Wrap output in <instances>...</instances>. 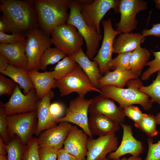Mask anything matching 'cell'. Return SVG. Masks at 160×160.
Segmentation results:
<instances>
[{
  "label": "cell",
  "instance_id": "6da1fadb",
  "mask_svg": "<svg viewBox=\"0 0 160 160\" xmlns=\"http://www.w3.org/2000/svg\"><path fill=\"white\" fill-rule=\"evenodd\" d=\"M1 17L12 33L25 34L39 28L32 0H0Z\"/></svg>",
  "mask_w": 160,
  "mask_h": 160
},
{
  "label": "cell",
  "instance_id": "7a4b0ae2",
  "mask_svg": "<svg viewBox=\"0 0 160 160\" xmlns=\"http://www.w3.org/2000/svg\"><path fill=\"white\" fill-rule=\"evenodd\" d=\"M39 28L50 36L56 27L66 23L72 0H32Z\"/></svg>",
  "mask_w": 160,
  "mask_h": 160
},
{
  "label": "cell",
  "instance_id": "3957f363",
  "mask_svg": "<svg viewBox=\"0 0 160 160\" xmlns=\"http://www.w3.org/2000/svg\"><path fill=\"white\" fill-rule=\"evenodd\" d=\"M79 0H72L66 24L73 25L77 28L85 41L87 47L86 54L89 59H92L97 52L103 36L87 24L81 14Z\"/></svg>",
  "mask_w": 160,
  "mask_h": 160
},
{
  "label": "cell",
  "instance_id": "277c9868",
  "mask_svg": "<svg viewBox=\"0 0 160 160\" xmlns=\"http://www.w3.org/2000/svg\"><path fill=\"white\" fill-rule=\"evenodd\" d=\"M54 88L58 89L61 97L73 92L82 97H84L87 93L92 91L97 92L100 94L102 93L100 89L93 84L78 64L72 72L61 79L56 80Z\"/></svg>",
  "mask_w": 160,
  "mask_h": 160
},
{
  "label": "cell",
  "instance_id": "5b68a950",
  "mask_svg": "<svg viewBox=\"0 0 160 160\" xmlns=\"http://www.w3.org/2000/svg\"><path fill=\"white\" fill-rule=\"evenodd\" d=\"M127 86L128 88H124L108 85L100 89L102 94L117 102L123 108L135 104L140 105L145 110L152 108V104L148 95L135 87L129 85Z\"/></svg>",
  "mask_w": 160,
  "mask_h": 160
},
{
  "label": "cell",
  "instance_id": "8992f818",
  "mask_svg": "<svg viewBox=\"0 0 160 160\" xmlns=\"http://www.w3.org/2000/svg\"><path fill=\"white\" fill-rule=\"evenodd\" d=\"M50 35L52 44L66 55L77 53L84 44V39L77 28L66 23L55 28Z\"/></svg>",
  "mask_w": 160,
  "mask_h": 160
},
{
  "label": "cell",
  "instance_id": "52a82bcc",
  "mask_svg": "<svg viewBox=\"0 0 160 160\" xmlns=\"http://www.w3.org/2000/svg\"><path fill=\"white\" fill-rule=\"evenodd\" d=\"M80 12L87 24L101 34L100 23L107 12L113 9L119 13L120 0H79Z\"/></svg>",
  "mask_w": 160,
  "mask_h": 160
},
{
  "label": "cell",
  "instance_id": "ba28073f",
  "mask_svg": "<svg viewBox=\"0 0 160 160\" xmlns=\"http://www.w3.org/2000/svg\"><path fill=\"white\" fill-rule=\"evenodd\" d=\"M9 139L16 135L22 144L26 145L33 137L37 124L36 111L7 116Z\"/></svg>",
  "mask_w": 160,
  "mask_h": 160
},
{
  "label": "cell",
  "instance_id": "9c48e42d",
  "mask_svg": "<svg viewBox=\"0 0 160 160\" xmlns=\"http://www.w3.org/2000/svg\"><path fill=\"white\" fill-rule=\"evenodd\" d=\"M27 38L25 47L28 60V71H39L41 56L52 44L50 36L38 28L25 34Z\"/></svg>",
  "mask_w": 160,
  "mask_h": 160
},
{
  "label": "cell",
  "instance_id": "30bf717a",
  "mask_svg": "<svg viewBox=\"0 0 160 160\" xmlns=\"http://www.w3.org/2000/svg\"><path fill=\"white\" fill-rule=\"evenodd\" d=\"M93 99H87L84 97L79 96L70 102L66 110L65 116L56 121V123L67 122L78 126L90 138L93 136L88 126V113Z\"/></svg>",
  "mask_w": 160,
  "mask_h": 160
},
{
  "label": "cell",
  "instance_id": "8fae6325",
  "mask_svg": "<svg viewBox=\"0 0 160 160\" xmlns=\"http://www.w3.org/2000/svg\"><path fill=\"white\" fill-rule=\"evenodd\" d=\"M17 85L9 100L1 103L6 115L9 116L36 111L40 101L34 88L31 89L26 94L21 92Z\"/></svg>",
  "mask_w": 160,
  "mask_h": 160
},
{
  "label": "cell",
  "instance_id": "7c38bea8",
  "mask_svg": "<svg viewBox=\"0 0 160 160\" xmlns=\"http://www.w3.org/2000/svg\"><path fill=\"white\" fill-rule=\"evenodd\" d=\"M147 2L143 0H120L119 12L120 21L115 24L116 30L121 33H129L137 28L138 22L136 19L139 12L146 10Z\"/></svg>",
  "mask_w": 160,
  "mask_h": 160
},
{
  "label": "cell",
  "instance_id": "4fadbf2b",
  "mask_svg": "<svg viewBox=\"0 0 160 160\" xmlns=\"http://www.w3.org/2000/svg\"><path fill=\"white\" fill-rule=\"evenodd\" d=\"M102 24L104 29L102 45L97 55L92 59L97 63L100 73L102 74L109 70V65L113 53V42L116 36L121 33L113 29L110 18L102 21Z\"/></svg>",
  "mask_w": 160,
  "mask_h": 160
},
{
  "label": "cell",
  "instance_id": "5bb4252c",
  "mask_svg": "<svg viewBox=\"0 0 160 160\" xmlns=\"http://www.w3.org/2000/svg\"><path fill=\"white\" fill-rule=\"evenodd\" d=\"M119 145L118 137L115 133L99 136L96 139L89 137L86 160H101L108 153L115 151Z\"/></svg>",
  "mask_w": 160,
  "mask_h": 160
},
{
  "label": "cell",
  "instance_id": "9a60e30c",
  "mask_svg": "<svg viewBox=\"0 0 160 160\" xmlns=\"http://www.w3.org/2000/svg\"><path fill=\"white\" fill-rule=\"evenodd\" d=\"M92 99L88 111L90 114H100L120 125L124 123L125 116L123 108L118 107L113 100L102 94Z\"/></svg>",
  "mask_w": 160,
  "mask_h": 160
},
{
  "label": "cell",
  "instance_id": "2e32d148",
  "mask_svg": "<svg viewBox=\"0 0 160 160\" xmlns=\"http://www.w3.org/2000/svg\"><path fill=\"white\" fill-rule=\"evenodd\" d=\"M120 125L123 131L122 141L117 149L110 153L108 158L112 160H118L121 156L127 154L139 157L144 150L142 143L134 137L132 128L130 125L124 123Z\"/></svg>",
  "mask_w": 160,
  "mask_h": 160
},
{
  "label": "cell",
  "instance_id": "e0dca14e",
  "mask_svg": "<svg viewBox=\"0 0 160 160\" xmlns=\"http://www.w3.org/2000/svg\"><path fill=\"white\" fill-rule=\"evenodd\" d=\"M88 136L76 126L71 125L64 143V148L77 160H86Z\"/></svg>",
  "mask_w": 160,
  "mask_h": 160
},
{
  "label": "cell",
  "instance_id": "ac0fdd59",
  "mask_svg": "<svg viewBox=\"0 0 160 160\" xmlns=\"http://www.w3.org/2000/svg\"><path fill=\"white\" fill-rule=\"evenodd\" d=\"M71 125L68 122H61L44 131L38 138L39 146L51 147L57 151L61 149Z\"/></svg>",
  "mask_w": 160,
  "mask_h": 160
},
{
  "label": "cell",
  "instance_id": "d6986e66",
  "mask_svg": "<svg viewBox=\"0 0 160 160\" xmlns=\"http://www.w3.org/2000/svg\"><path fill=\"white\" fill-rule=\"evenodd\" d=\"M26 43V39L13 44L0 43V54L7 58L9 64L28 71V60L25 50Z\"/></svg>",
  "mask_w": 160,
  "mask_h": 160
},
{
  "label": "cell",
  "instance_id": "ffe728a7",
  "mask_svg": "<svg viewBox=\"0 0 160 160\" xmlns=\"http://www.w3.org/2000/svg\"><path fill=\"white\" fill-rule=\"evenodd\" d=\"M54 96V93L51 89L39 103L36 110L37 124L34 134L36 136L44 131L57 125L49 111L50 101Z\"/></svg>",
  "mask_w": 160,
  "mask_h": 160
},
{
  "label": "cell",
  "instance_id": "44dd1931",
  "mask_svg": "<svg viewBox=\"0 0 160 160\" xmlns=\"http://www.w3.org/2000/svg\"><path fill=\"white\" fill-rule=\"evenodd\" d=\"M119 125L100 114H90L88 118V127L92 135L99 137L115 133L119 130Z\"/></svg>",
  "mask_w": 160,
  "mask_h": 160
},
{
  "label": "cell",
  "instance_id": "7402d4cb",
  "mask_svg": "<svg viewBox=\"0 0 160 160\" xmlns=\"http://www.w3.org/2000/svg\"><path fill=\"white\" fill-rule=\"evenodd\" d=\"M145 39V37L139 33H121L114 40L113 52L119 54L132 52L140 46Z\"/></svg>",
  "mask_w": 160,
  "mask_h": 160
},
{
  "label": "cell",
  "instance_id": "603a6c76",
  "mask_svg": "<svg viewBox=\"0 0 160 160\" xmlns=\"http://www.w3.org/2000/svg\"><path fill=\"white\" fill-rule=\"evenodd\" d=\"M68 56L81 67L93 84L99 89L98 81L103 76L100 73L97 63L94 61L90 60L82 49L77 53Z\"/></svg>",
  "mask_w": 160,
  "mask_h": 160
},
{
  "label": "cell",
  "instance_id": "cb8c5ba5",
  "mask_svg": "<svg viewBox=\"0 0 160 160\" xmlns=\"http://www.w3.org/2000/svg\"><path fill=\"white\" fill-rule=\"evenodd\" d=\"M28 74L34 87L36 95L40 100L53 88L55 80L50 71L40 72L35 70L28 71Z\"/></svg>",
  "mask_w": 160,
  "mask_h": 160
},
{
  "label": "cell",
  "instance_id": "d4e9b609",
  "mask_svg": "<svg viewBox=\"0 0 160 160\" xmlns=\"http://www.w3.org/2000/svg\"><path fill=\"white\" fill-rule=\"evenodd\" d=\"M137 78L138 77L129 70L108 71L98 81L99 89L108 85L124 88L129 80Z\"/></svg>",
  "mask_w": 160,
  "mask_h": 160
},
{
  "label": "cell",
  "instance_id": "484cf974",
  "mask_svg": "<svg viewBox=\"0 0 160 160\" xmlns=\"http://www.w3.org/2000/svg\"><path fill=\"white\" fill-rule=\"evenodd\" d=\"M28 71L9 64L6 70L0 73L10 77L23 89L25 94L34 88L33 84L28 74Z\"/></svg>",
  "mask_w": 160,
  "mask_h": 160
},
{
  "label": "cell",
  "instance_id": "4316f807",
  "mask_svg": "<svg viewBox=\"0 0 160 160\" xmlns=\"http://www.w3.org/2000/svg\"><path fill=\"white\" fill-rule=\"evenodd\" d=\"M150 51L145 48L139 46L132 52L129 63V70L138 77L141 75L144 67L150 58Z\"/></svg>",
  "mask_w": 160,
  "mask_h": 160
},
{
  "label": "cell",
  "instance_id": "83f0119b",
  "mask_svg": "<svg viewBox=\"0 0 160 160\" xmlns=\"http://www.w3.org/2000/svg\"><path fill=\"white\" fill-rule=\"evenodd\" d=\"M133 84L139 90L150 97L152 104L156 102L160 106V70L157 72L155 79L149 85L143 86L142 82L138 78L135 79Z\"/></svg>",
  "mask_w": 160,
  "mask_h": 160
},
{
  "label": "cell",
  "instance_id": "f1b7e54d",
  "mask_svg": "<svg viewBox=\"0 0 160 160\" xmlns=\"http://www.w3.org/2000/svg\"><path fill=\"white\" fill-rule=\"evenodd\" d=\"M77 65L71 57L66 56L58 63L53 71H50L51 75L55 80L59 79L72 72Z\"/></svg>",
  "mask_w": 160,
  "mask_h": 160
},
{
  "label": "cell",
  "instance_id": "f546056e",
  "mask_svg": "<svg viewBox=\"0 0 160 160\" xmlns=\"http://www.w3.org/2000/svg\"><path fill=\"white\" fill-rule=\"evenodd\" d=\"M66 55L56 47L49 48L46 49L41 57L39 63V69L46 70L47 66L58 63Z\"/></svg>",
  "mask_w": 160,
  "mask_h": 160
},
{
  "label": "cell",
  "instance_id": "4dcf8cb0",
  "mask_svg": "<svg viewBox=\"0 0 160 160\" xmlns=\"http://www.w3.org/2000/svg\"><path fill=\"white\" fill-rule=\"evenodd\" d=\"M8 160H22L25 146L22 143L19 137L15 135L7 144Z\"/></svg>",
  "mask_w": 160,
  "mask_h": 160
},
{
  "label": "cell",
  "instance_id": "1f68e13d",
  "mask_svg": "<svg viewBox=\"0 0 160 160\" xmlns=\"http://www.w3.org/2000/svg\"><path fill=\"white\" fill-rule=\"evenodd\" d=\"M155 116L151 114H146L139 122L135 123L137 128L145 133L149 137L156 135L159 133L156 129Z\"/></svg>",
  "mask_w": 160,
  "mask_h": 160
},
{
  "label": "cell",
  "instance_id": "d6a6232c",
  "mask_svg": "<svg viewBox=\"0 0 160 160\" xmlns=\"http://www.w3.org/2000/svg\"><path fill=\"white\" fill-rule=\"evenodd\" d=\"M132 52L118 54L117 56L112 59L109 65V70H129L130 57Z\"/></svg>",
  "mask_w": 160,
  "mask_h": 160
},
{
  "label": "cell",
  "instance_id": "836d02e7",
  "mask_svg": "<svg viewBox=\"0 0 160 160\" xmlns=\"http://www.w3.org/2000/svg\"><path fill=\"white\" fill-rule=\"evenodd\" d=\"M38 138L33 137L25 145L22 160H40Z\"/></svg>",
  "mask_w": 160,
  "mask_h": 160
},
{
  "label": "cell",
  "instance_id": "e575fe53",
  "mask_svg": "<svg viewBox=\"0 0 160 160\" xmlns=\"http://www.w3.org/2000/svg\"><path fill=\"white\" fill-rule=\"evenodd\" d=\"M153 54L154 59L147 63L146 66L148 67L141 75L143 81L148 80L153 74L160 70V51L153 52Z\"/></svg>",
  "mask_w": 160,
  "mask_h": 160
},
{
  "label": "cell",
  "instance_id": "d590c367",
  "mask_svg": "<svg viewBox=\"0 0 160 160\" xmlns=\"http://www.w3.org/2000/svg\"><path fill=\"white\" fill-rule=\"evenodd\" d=\"M17 84L13 80L0 74V96L4 95H11Z\"/></svg>",
  "mask_w": 160,
  "mask_h": 160
},
{
  "label": "cell",
  "instance_id": "8d00e7d4",
  "mask_svg": "<svg viewBox=\"0 0 160 160\" xmlns=\"http://www.w3.org/2000/svg\"><path fill=\"white\" fill-rule=\"evenodd\" d=\"M125 116H126L134 121L139 122L146 114L143 113L137 106L133 105H128L123 108Z\"/></svg>",
  "mask_w": 160,
  "mask_h": 160
},
{
  "label": "cell",
  "instance_id": "74e56055",
  "mask_svg": "<svg viewBox=\"0 0 160 160\" xmlns=\"http://www.w3.org/2000/svg\"><path fill=\"white\" fill-rule=\"evenodd\" d=\"M7 116L4 111L1 101L0 102V136L5 144H7L9 141L8 136Z\"/></svg>",
  "mask_w": 160,
  "mask_h": 160
},
{
  "label": "cell",
  "instance_id": "f35d334b",
  "mask_svg": "<svg viewBox=\"0 0 160 160\" xmlns=\"http://www.w3.org/2000/svg\"><path fill=\"white\" fill-rule=\"evenodd\" d=\"M148 150L145 160H160V141L153 143L152 139H147Z\"/></svg>",
  "mask_w": 160,
  "mask_h": 160
},
{
  "label": "cell",
  "instance_id": "ab89813d",
  "mask_svg": "<svg viewBox=\"0 0 160 160\" xmlns=\"http://www.w3.org/2000/svg\"><path fill=\"white\" fill-rule=\"evenodd\" d=\"M25 35L20 33H12L8 34L0 32V43L10 44H15L26 40Z\"/></svg>",
  "mask_w": 160,
  "mask_h": 160
},
{
  "label": "cell",
  "instance_id": "60d3db41",
  "mask_svg": "<svg viewBox=\"0 0 160 160\" xmlns=\"http://www.w3.org/2000/svg\"><path fill=\"white\" fill-rule=\"evenodd\" d=\"M40 160H57V150L47 146L39 147Z\"/></svg>",
  "mask_w": 160,
  "mask_h": 160
},
{
  "label": "cell",
  "instance_id": "b9f144b4",
  "mask_svg": "<svg viewBox=\"0 0 160 160\" xmlns=\"http://www.w3.org/2000/svg\"><path fill=\"white\" fill-rule=\"evenodd\" d=\"M49 111L52 118L56 121L63 114V107L61 104L58 103H53L50 104Z\"/></svg>",
  "mask_w": 160,
  "mask_h": 160
},
{
  "label": "cell",
  "instance_id": "7bdbcfd3",
  "mask_svg": "<svg viewBox=\"0 0 160 160\" xmlns=\"http://www.w3.org/2000/svg\"><path fill=\"white\" fill-rule=\"evenodd\" d=\"M142 34L145 37L153 36L160 37V23L153 24L150 29H144L142 31Z\"/></svg>",
  "mask_w": 160,
  "mask_h": 160
},
{
  "label": "cell",
  "instance_id": "ee69618b",
  "mask_svg": "<svg viewBox=\"0 0 160 160\" xmlns=\"http://www.w3.org/2000/svg\"><path fill=\"white\" fill-rule=\"evenodd\" d=\"M57 160H77L73 156L67 152L64 148L58 150Z\"/></svg>",
  "mask_w": 160,
  "mask_h": 160
},
{
  "label": "cell",
  "instance_id": "f6af8a7d",
  "mask_svg": "<svg viewBox=\"0 0 160 160\" xmlns=\"http://www.w3.org/2000/svg\"><path fill=\"white\" fill-rule=\"evenodd\" d=\"M9 64L7 58L4 55L0 54V73L6 70Z\"/></svg>",
  "mask_w": 160,
  "mask_h": 160
},
{
  "label": "cell",
  "instance_id": "bcb514c9",
  "mask_svg": "<svg viewBox=\"0 0 160 160\" xmlns=\"http://www.w3.org/2000/svg\"><path fill=\"white\" fill-rule=\"evenodd\" d=\"M9 31L8 25L2 18H0V32L6 33Z\"/></svg>",
  "mask_w": 160,
  "mask_h": 160
},
{
  "label": "cell",
  "instance_id": "7dc6e473",
  "mask_svg": "<svg viewBox=\"0 0 160 160\" xmlns=\"http://www.w3.org/2000/svg\"><path fill=\"white\" fill-rule=\"evenodd\" d=\"M7 153V145L0 136V155L6 156Z\"/></svg>",
  "mask_w": 160,
  "mask_h": 160
},
{
  "label": "cell",
  "instance_id": "c3c4849f",
  "mask_svg": "<svg viewBox=\"0 0 160 160\" xmlns=\"http://www.w3.org/2000/svg\"><path fill=\"white\" fill-rule=\"evenodd\" d=\"M155 118L157 124L160 125V112L155 116Z\"/></svg>",
  "mask_w": 160,
  "mask_h": 160
},
{
  "label": "cell",
  "instance_id": "681fc988",
  "mask_svg": "<svg viewBox=\"0 0 160 160\" xmlns=\"http://www.w3.org/2000/svg\"><path fill=\"white\" fill-rule=\"evenodd\" d=\"M129 160H142V158L140 157H136L132 156L128 158Z\"/></svg>",
  "mask_w": 160,
  "mask_h": 160
},
{
  "label": "cell",
  "instance_id": "f907efd6",
  "mask_svg": "<svg viewBox=\"0 0 160 160\" xmlns=\"http://www.w3.org/2000/svg\"><path fill=\"white\" fill-rule=\"evenodd\" d=\"M155 6L156 8L160 9V0H154Z\"/></svg>",
  "mask_w": 160,
  "mask_h": 160
},
{
  "label": "cell",
  "instance_id": "816d5d0a",
  "mask_svg": "<svg viewBox=\"0 0 160 160\" xmlns=\"http://www.w3.org/2000/svg\"><path fill=\"white\" fill-rule=\"evenodd\" d=\"M101 160H110V159H109L108 157L107 158L106 157ZM118 160H129V159L128 158L127 159L126 157H124L122 159H120Z\"/></svg>",
  "mask_w": 160,
  "mask_h": 160
},
{
  "label": "cell",
  "instance_id": "f5cc1de1",
  "mask_svg": "<svg viewBox=\"0 0 160 160\" xmlns=\"http://www.w3.org/2000/svg\"><path fill=\"white\" fill-rule=\"evenodd\" d=\"M0 160H8L7 157L6 156L0 155Z\"/></svg>",
  "mask_w": 160,
  "mask_h": 160
}]
</instances>
